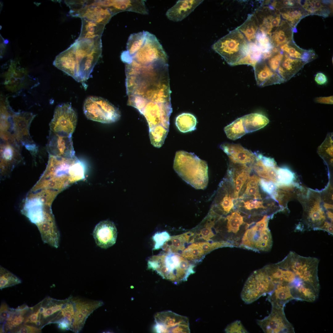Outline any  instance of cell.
Returning a JSON list of instances; mask_svg holds the SVG:
<instances>
[{"instance_id":"15","label":"cell","mask_w":333,"mask_h":333,"mask_svg":"<svg viewBox=\"0 0 333 333\" xmlns=\"http://www.w3.org/2000/svg\"><path fill=\"white\" fill-rule=\"evenodd\" d=\"M128 55L129 58L142 64H150L160 59H168L166 53L156 36L147 31L142 47L133 55Z\"/></svg>"},{"instance_id":"28","label":"cell","mask_w":333,"mask_h":333,"mask_svg":"<svg viewBox=\"0 0 333 333\" xmlns=\"http://www.w3.org/2000/svg\"><path fill=\"white\" fill-rule=\"evenodd\" d=\"M220 147L227 155L231 162L233 163L251 165L255 159V153L245 149L240 145L224 143L220 145Z\"/></svg>"},{"instance_id":"40","label":"cell","mask_w":333,"mask_h":333,"mask_svg":"<svg viewBox=\"0 0 333 333\" xmlns=\"http://www.w3.org/2000/svg\"><path fill=\"white\" fill-rule=\"evenodd\" d=\"M280 15L293 28H294L302 18L308 15L301 6L284 8L278 10Z\"/></svg>"},{"instance_id":"17","label":"cell","mask_w":333,"mask_h":333,"mask_svg":"<svg viewBox=\"0 0 333 333\" xmlns=\"http://www.w3.org/2000/svg\"><path fill=\"white\" fill-rule=\"evenodd\" d=\"M234 190L230 181L225 179L222 181L210 211L220 216L226 215L235 207Z\"/></svg>"},{"instance_id":"3","label":"cell","mask_w":333,"mask_h":333,"mask_svg":"<svg viewBox=\"0 0 333 333\" xmlns=\"http://www.w3.org/2000/svg\"><path fill=\"white\" fill-rule=\"evenodd\" d=\"M128 104L139 112L143 108L171 104L169 76L147 74L125 84Z\"/></svg>"},{"instance_id":"44","label":"cell","mask_w":333,"mask_h":333,"mask_svg":"<svg viewBox=\"0 0 333 333\" xmlns=\"http://www.w3.org/2000/svg\"><path fill=\"white\" fill-rule=\"evenodd\" d=\"M196 123L195 117L189 113H182L178 116L175 120L177 127L180 131L183 133L194 130Z\"/></svg>"},{"instance_id":"54","label":"cell","mask_w":333,"mask_h":333,"mask_svg":"<svg viewBox=\"0 0 333 333\" xmlns=\"http://www.w3.org/2000/svg\"><path fill=\"white\" fill-rule=\"evenodd\" d=\"M226 333H248L241 322L236 320L227 326L225 329Z\"/></svg>"},{"instance_id":"42","label":"cell","mask_w":333,"mask_h":333,"mask_svg":"<svg viewBox=\"0 0 333 333\" xmlns=\"http://www.w3.org/2000/svg\"><path fill=\"white\" fill-rule=\"evenodd\" d=\"M260 179L256 175L250 176L245 185L244 192L238 199L251 198L255 199H261L259 188Z\"/></svg>"},{"instance_id":"20","label":"cell","mask_w":333,"mask_h":333,"mask_svg":"<svg viewBox=\"0 0 333 333\" xmlns=\"http://www.w3.org/2000/svg\"><path fill=\"white\" fill-rule=\"evenodd\" d=\"M259 27V31L270 37L281 21L279 11L271 6H263L255 12Z\"/></svg>"},{"instance_id":"45","label":"cell","mask_w":333,"mask_h":333,"mask_svg":"<svg viewBox=\"0 0 333 333\" xmlns=\"http://www.w3.org/2000/svg\"><path fill=\"white\" fill-rule=\"evenodd\" d=\"M224 130L227 137L233 140L241 138L246 133L242 117L236 119L225 126Z\"/></svg>"},{"instance_id":"46","label":"cell","mask_w":333,"mask_h":333,"mask_svg":"<svg viewBox=\"0 0 333 333\" xmlns=\"http://www.w3.org/2000/svg\"><path fill=\"white\" fill-rule=\"evenodd\" d=\"M21 283V279L13 273L0 266V288L12 286Z\"/></svg>"},{"instance_id":"25","label":"cell","mask_w":333,"mask_h":333,"mask_svg":"<svg viewBox=\"0 0 333 333\" xmlns=\"http://www.w3.org/2000/svg\"><path fill=\"white\" fill-rule=\"evenodd\" d=\"M144 0H103V6L108 8L113 15L124 11H132L143 14H148Z\"/></svg>"},{"instance_id":"49","label":"cell","mask_w":333,"mask_h":333,"mask_svg":"<svg viewBox=\"0 0 333 333\" xmlns=\"http://www.w3.org/2000/svg\"><path fill=\"white\" fill-rule=\"evenodd\" d=\"M259 184L262 190L275 199L277 193V187L275 183L263 179H260Z\"/></svg>"},{"instance_id":"11","label":"cell","mask_w":333,"mask_h":333,"mask_svg":"<svg viewBox=\"0 0 333 333\" xmlns=\"http://www.w3.org/2000/svg\"><path fill=\"white\" fill-rule=\"evenodd\" d=\"M35 116L28 112L10 111L8 119L10 127L8 133L12 138L25 147L35 144L30 136L29 129Z\"/></svg>"},{"instance_id":"16","label":"cell","mask_w":333,"mask_h":333,"mask_svg":"<svg viewBox=\"0 0 333 333\" xmlns=\"http://www.w3.org/2000/svg\"><path fill=\"white\" fill-rule=\"evenodd\" d=\"M74 313L72 319L70 330L78 333L83 328L86 319L95 310L103 304L101 300H90L79 297H73Z\"/></svg>"},{"instance_id":"21","label":"cell","mask_w":333,"mask_h":333,"mask_svg":"<svg viewBox=\"0 0 333 333\" xmlns=\"http://www.w3.org/2000/svg\"><path fill=\"white\" fill-rule=\"evenodd\" d=\"M47 148L49 154L66 158L76 157L72 135H60L50 131Z\"/></svg>"},{"instance_id":"5","label":"cell","mask_w":333,"mask_h":333,"mask_svg":"<svg viewBox=\"0 0 333 333\" xmlns=\"http://www.w3.org/2000/svg\"><path fill=\"white\" fill-rule=\"evenodd\" d=\"M173 168L183 180L195 188L204 189L206 187L208 181L207 164L194 153L177 152Z\"/></svg>"},{"instance_id":"52","label":"cell","mask_w":333,"mask_h":333,"mask_svg":"<svg viewBox=\"0 0 333 333\" xmlns=\"http://www.w3.org/2000/svg\"><path fill=\"white\" fill-rule=\"evenodd\" d=\"M259 200L250 199L245 201L242 199H239V202L242 203V205L239 206V208L242 207L248 211L266 208L264 205L263 202Z\"/></svg>"},{"instance_id":"32","label":"cell","mask_w":333,"mask_h":333,"mask_svg":"<svg viewBox=\"0 0 333 333\" xmlns=\"http://www.w3.org/2000/svg\"><path fill=\"white\" fill-rule=\"evenodd\" d=\"M195 238V233L191 231L171 236L162 248L165 252L180 254L188 245L194 242Z\"/></svg>"},{"instance_id":"53","label":"cell","mask_w":333,"mask_h":333,"mask_svg":"<svg viewBox=\"0 0 333 333\" xmlns=\"http://www.w3.org/2000/svg\"><path fill=\"white\" fill-rule=\"evenodd\" d=\"M271 6L278 10L284 8L301 6L297 1L291 0L274 1L271 3Z\"/></svg>"},{"instance_id":"57","label":"cell","mask_w":333,"mask_h":333,"mask_svg":"<svg viewBox=\"0 0 333 333\" xmlns=\"http://www.w3.org/2000/svg\"><path fill=\"white\" fill-rule=\"evenodd\" d=\"M314 80L316 83L320 85H324L326 84L327 80L326 76L323 73L319 72L315 76Z\"/></svg>"},{"instance_id":"35","label":"cell","mask_w":333,"mask_h":333,"mask_svg":"<svg viewBox=\"0 0 333 333\" xmlns=\"http://www.w3.org/2000/svg\"><path fill=\"white\" fill-rule=\"evenodd\" d=\"M283 52L289 56L295 59H301L306 63L314 60L316 56L312 50H306L298 47L292 41L280 47Z\"/></svg>"},{"instance_id":"56","label":"cell","mask_w":333,"mask_h":333,"mask_svg":"<svg viewBox=\"0 0 333 333\" xmlns=\"http://www.w3.org/2000/svg\"><path fill=\"white\" fill-rule=\"evenodd\" d=\"M10 309L7 304L4 302H2L0 308V323L6 322L7 319L10 313Z\"/></svg>"},{"instance_id":"8","label":"cell","mask_w":333,"mask_h":333,"mask_svg":"<svg viewBox=\"0 0 333 333\" xmlns=\"http://www.w3.org/2000/svg\"><path fill=\"white\" fill-rule=\"evenodd\" d=\"M83 111L88 119L103 123L115 122L121 116L117 108L107 100L96 96H90L86 98Z\"/></svg>"},{"instance_id":"4","label":"cell","mask_w":333,"mask_h":333,"mask_svg":"<svg viewBox=\"0 0 333 333\" xmlns=\"http://www.w3.org/2000/svg\"><path fill=\"white\" fill-rule=\"evenodd\" d=\"M148 268L175 284L187 280L195 273V265L178 253L166 252L154 255L148 261Z\"/></svg>"},{"instance_id":"27","label":"cell","mask_w":333,"mask_h":333,"mask_svg":"<svg viewBox=\"0 0 333 333\" xmlns=\"http://www.w3.org/2000/svg\"><path fill=\"white\" fill-rule=\"evenodd\" d=\"M254 161L250 166L260 177L272 181L277 178L276 164L273 158L255 153Z\"/></svg>"},{"instance_id":"41","label":"cell","mask_w":333,"mask_h":333,"mask_svg":"<svg viewBox=\"0 0 333 333\" xmlns=\"http://www.w3.org/2000/svg\"><path fill=\"white\" fill-rule=\"evenodd\" d=\"M67 300V299L63 300H57L51 298H45L42 301L45 305H43L41 302H40L42 306L44 308L43 311L40 314L41 322L43 321V319L50 317H52V319L54 318L62 310Z\"/></svg>"},{"instance_id":"24","label":"cell","mask_w":333,"mask_h":333,"mask_svg":"<svg viewBox=\"0 0 333 333\" xmlns=\"http://www.w3.org/2000/svg\"><path fill=\"white\" fill-rule=\"evenodd\" d=\"M47 212L43 220L36 226L43 242L57 248L59 245L60 232L51 209Z\"/></svg>"},{"instance_id":"12","label":"cell","mask_w":333,"mask_h":333,"mask_svg":"<svg viewBox=\"0 0 333 333\" xmlns=\"http://www.w3.org/2000/svg\"><path fill=\"white\" fill-rule=\"evenodd\" d=\"M77 120L76 113L70 104L59 105L56 107L53 118L50 123V131L64 135H72Z\"/></svg>"},{"instance_id":"7","label":"cell","mask_w":333,"mask_h":333,"mask_svg":"<svg viewBox=\"0 0 333 333\" xmlns=\"http://www.w3.org/2000/svg\"><path fill=\"white\" fill-rule=\"evenodd\" d=\"M269 216L249 224L241 239L239 247L257 252H268L272 246L271 233L268 227Z\"/></svg>"},{"instance_id":"13","label":"cell","mask_w":333,"mask_h":333,"mask_svg":"<svg viewBox=\"0 0 333 333\" xmlns=\"http://www.w3.org/2000/svg\"><path fill=\"white\" fill-rule=\"evenodd\" d=\"M154 331L157 333H190L189 319L172 311L157 313L154 316Z\"/></svg>"},{"instance_id":"39","label":"cell","mask_w":333,"mask_h":333,"mask_svg":"<svg viewBox=\"0 0 333 333\" xmlns=\"http://www.w3.org/2000/svg\"><path fill=\"white\" fill-rule=\"evenodd\" d=\"M221 217L226 222V231L230 235H237L240 233V227L245 224L244 217L239 210L233 211L225 218Z\"/></svg>"},{"instance_id":"19","label":"cell","mask_w":333,"mask_h":333,"mask_svg":"<svg viewBox=\"0 0 333 333\" xmlns=\"http://www.w3.org/2000/svg\"><path fill=\"white\" fill-rule=\"evenodd\" d=\"M319 200H317L312 205L309 206L304 209L302 225L297 227V230L301 231L306 230H321L324 224L327 222L332 223L328 219V212L325 213L323 207L320 205Z\"/></svg>"},{"instance_id":"38","label":"cell","mask_w":333,"mask_h":333,"mask_svg":"<svg viewBox=\"0 0 333 333\" xmlns=\"http://www.w3.org/2000/svg\"><path fill=\"white\" fill-rule=\"evenodd\" d=\"M81 19L82 24L81 32L77 39H94L101 37L105 25L90 21L84 18Z\"/></svg>"},{"instance_id":"23","label":"cell","mask_w":333,"mask_h":333,"mask_svg":"<svg viewBox=\"0 0 333 333\" xmlns=\"http://www.w3.org/2000/svg\"><path fill=\"white\" fill-rule=\"evenodd\" d=\"M50 207L45 204L37 196H27L21 212L31 223L37 225L44 220L46 213Z\"/></svg>"},{"instance_id":"31","label":"cell","mask_w":333,"mask_h":333,"mask_svg":"<svg viewBox=\"0 0 333 333\" xmlns=\"http://www.w3.org/2000/svg\"><path fill=\"white\" fill-rule=\"evenodd\" d=\"M306 64L302 60L292 58L283 52L277 73L285 82L294 76Z\"/></svg>"},{"instance_id":"29","label":"cell","mask_w":333,"mask_h":333,"mask_svg":"<svg viewBox=\"0 0 333 333\" xmlns=\"http://www.w3.org/2000/svg\"><path fill=\"white\" fill-rule=\"evenodd\" d=\"M254 68L256 81L259 86L264 87L284 82L277 72L270 68L265 60H261L258 62Z\"/></svg>"},{"instance_id":"10","label":"cell","mask_w":333,"mask_h":333,"mask_svg":"<svg viewBox=\"0 0 333 333\" xmlns=\"http://www.w3.org/2000/svg\"><path fill=\"white\" fill-rule=\"evenodd\" d=\"M68 6L72 15L105 26L113 16L108 8L97 1H71Z\"/></svg>"},{"instance_id":"9","label":"cell","mask_w":333,"mask_h":333,"mask_svg":"<svg viewBox=\"0 0 333 333\" xmlns=\"http://www.w3.org/2000/svg\"><path fill=\"white\" fill-rule=\"evenodd\" d=\"M275 285L270 280L263 267L254 271L248 278L240 294L242 300L250 304L261 296L269 294Z\"/></svg>"},{"instance_id":"18","label":"cell","mask_w":333,"mask_h":333,"mask_svg":"<svg viewBox=\"0 0 333 333\" xmlns=\"http://www.w3.org/2000/svg\"><path fill=\"white\" fill-rule=\"evenodd\" d=\"M0 170L1 175L6 177L23 160L21 153V145L9 141L1 140Z\"/></svg>"},{"instance_id":"14","label":"cell","mask_w":333,"mask_h":333,"mask_svg":"<svg viewBox=\"0 0 333 333\" xmlns=\"http://www.w3.org/2000/svg\"><path fill=\"white\" fill-rule=\"evenodd\" d=\"M284 307L272 306L268 316L261 320L257 319V324L266 333H294V328L287 319Z\"/></svg>"},{"instance_id":"2","label":"cell","mask_w":333,"mask_h":333,"mask_svg":"<svg viewBox=\"0 0 333 333\" xmlns=\"http://www.w3.org/2000/svg\"><path fill=\"white\" fill-rule=\"evenodd\" d=\"M101 52V37L77 39L56 57L53 64L76 81H84L89 77Z\"/></svg>"},{"instance_id":"47","label":"cell","mask_w":333,"mask_h":333,"mask_svg":"<svg viewBox=\"0 0 333 333\" xmlns=\"http://www.w3.org/2000/svg\"><path fill=\"white\" fill-rule=\"evenodd\" d=\"M294 179V173L288 169L278 168L277 170V183L279 185H287Z\"/></svg>"},{"instance_id":"51","label":"cell","mask_w":333,"mask_h":333,"mask_svg":"<svg viewBox=\"0 0 333 333\" xmlns=\"http://www.w3.org/2000/svg\"><path fill=\"white\" fill-rule=\"evenodd\" d=\"M283 56V52L282 51H281L280 50L278 51L273 53L271 56L267 59V61L265 60L267 64L272 71L277 73Z\"/></svg>"},{"instance_id":"50","label":"cell","mask_w":333,"mask_h":333,"mask_svg":"<svg viewBox=\"0 0 333 333\" xmlns=\"http://www.w3.org/2000/svg\"><path fill=\"white\" fill-rule=\"evenodd\" d=\"M169 234L166 231L156 233L153 236L154 243V250H158L162 248L166 242L170 238Z\"/></svg>"},{"instance_id":"33","label":"cell","mask_w":333,"mask_h":333,"mask_svg":"<svg viewBox=\"0 0 333 333\" xmlns=\"http://www.w3.org/2000/svg\"><path fill=\"white\" fill-rule=\"evenodd\" d=\"M308 15L316 14L327 17L331 13V3L318 0H298Z\"/></svg>"},{"instance_id":"1","label":"cell","mask_w":333,"mask_h":333,"mask_svg":"<svg viewBox=\"0 0 333 333\" xmlns=\"http://www.w3.org/2000/svg\"><path fill=\"white\" fill-rule=\"evenodd\" d=\"M319 263L317 258L303 257L290 251L277 263L276 285H282L288 288L294 300L314 302L319 297L320 289Z\"/></svg>"},{"instance_id":"55","label":"cell","mask_w":333,"mask_h":333,"mask_svg":"<svg viewBox=\"0 0 333 333\" xmlns=\"http://www.w3.org/2000/svg\"><path fill=\"white\" fill-rule=\"evenodd\" d=\"M41 331L40 328L24 324L16 328L11 332L16 333H40Z\"/></svg>"},{"instance_id":"43","label":"cell","mask_w":333,"mask_h":333,"mask_svg":"<svg viewBox=\"0 0 333 333\" xmlns=\"http://www.w3.org/2000/svg\"><path fill=\"white\" fill-rule=\"evenodd\" d=\"M146 31H143L131 34L126 43L127 54L132 56L136 53L142 47L146 39Z\"/></svg>"},{"instance_id":"22","label":"cell","mask_w":333,"mask_h":333,"mask_svg":"<svg viewBox=\"0 0 333 333\" xmlns=\"http://www.w3.org/2000/svg\"><path fill=\"white\" fill-rule=\"evenodd\" d=\"M117 233L114 223L106 220L101 221L96 225L93 232V236L98 246L106 249L115 243Z\"/></svg>"},{"instance_id":"37","label":"cell","mask_w":333,"mask_h":333,"mask_svg":"<svg viewBox=\"0 0 333 333\" xmlns=\"http://www.w3.org/2000/svg\"><path fill=\"white\" fill-rule=\"evenodd\" d=\"M237 28L244 35L249 43H256L259 27L254 14H249L245 21Z\"/></svg>"},{"instance_id":"48","label":"cell","mask_w":333,"mask_h":333,"mask_svg":"<svg viewBox=\"0 0 333 333\" xmlns=\"http://www.w3.org/2000/svg\"><path fill=\"white\" fill-rule=\"evenodd\" d=\"M256 43L259 47L262 54L269 51L274 47L271 43L270 37L259 31L256 35Z\"/></svg>"},{"instance_id":"34","label":"cell","mask_w":333,"mask_h":333,"mask_svg":"<svg viewBox=\"0 0 333 333\" xmlns=\"http://www.w3.org/2000/svg\"><path fill=\"white\" fill-rule=\"evenodd\" d=\"M293 28L286 21H281L280 25L270 37L274 47H278L292 42Z\"/></svg>"},{"instance_id":"30","label":"cell","mask_w":333,"mask_h":333,"mask_svg":"<svg viewBox=\"0 0 333 333\" xmlns=\"http://www.w3.org/2000/svg\"><path fill=\"white\" fill-rule=\"evenodd\" d=\"M204 1L202 0H179L168 9L166 15L169 20L180 21L188 16Z\"/></svg>"},{"instance_id":"36","label":"cell","mask_w":333,"mask_h":333,"mask_svg":"<svg viewBox=\"0 0 333 333\" xmlns=\"http://www.w3.org/2000/svg\"><path fill=\"white\" fill-rule=\"evenodd\" d=\"M246 133L259 130L266 125L269 122L265 116L258 113H252L242 117Z\"/></svg>"},{"instance_id":"26","label":"cell","mask_w":333,"mask_h":333,"mask_svg":"<svg viewBox=\"0 0 333 333\" xmlns=\"http://www.w3.org/2000/svg\"><path fill=\"white\" fill-rule=\"evenodd\" d=\"M252 169L247 165L232 162L230 165L227 174L233 187L235 200L238 199L243 187L250 176Z\"/></svg>"},{"instance_id":"6","label":"cell","mask_w":333,"mask_h":333,"mask_svg":"<svg viewBox=\"0 0 333 333\" xmlns=\"http://www.w3.org/2000/svg\"><path fill=\"white\" fill-rule=\"evenodd\" d=\"M212 48L229 64L234 66L245 57L249 52V43L237 28L219 39Z\"/></svg>"}]
</instances>
